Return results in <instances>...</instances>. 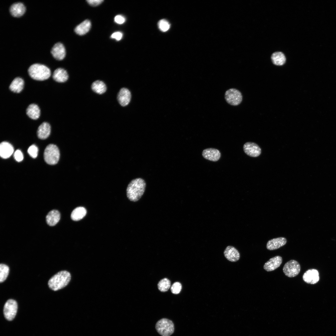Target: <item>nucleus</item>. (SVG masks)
<instances>
[{
	"mask_svg": "<svg viewBox=\"0 0 336 336\" xmlns=\"http://www.w3.org/2000/svg\"><path fill=\"white\" fill-rule=\"evenodd\" d=\"M146 187V183L143 179L138 178L133 180L127 188L128 198L132 201H138L144 194Z\"/></svg>",
	"mask_w": 336,
	"mask_h": 336,
	"instance_id": "nucleus-1",
	"label": "nucleus"
},
{
	"mask_svg": "<svg viewBox=\"0 0 336 336\" xmlns=\"http://www.w3.org/2000/svg\"><path fill=\"white\" fill-rule=\"evenodd\" d=\"M71 278L70 273L66 271L59 272L49 280L48 285L52 290L56 291L66 287Z\"/></svg>",
	"mask_w": 336,
	"mask_h": 336,
	"instance_id": "nucleus-2",
	"label": "nucleus"
},
{
	"mask_svg": "<svg viewBox=\"0 0 336 336\" xmlns=\"http://www.w3.org/2000/svg\"><path fill=\"white\" fill-rule=\"evenodd\" d=\"M28 73L33 79L43 81L48 79L51 75L50 70L45 65L40 63H34L29 68Z\"/></svg>",
	"mask_w": 336,
	"mask_h": 336,
	"instance_id": "nucleus-3",
	"label": "nucleus"
},
{
	"mask_svg": "<svg viewBox=\"0 0 336 336\" xmlns=\"http://www.w3.org/2000/svg\"><path fill=\"white\" fill-rule=\"evenodd\" d=\"M155 328L157 332L161 336H170L175 330L173 322L166 318L158 320L156 323Z\"/></svg>",
	"mask_w": 336,
	"mask_h": 336,
	"instance_id": "nucleus-4",
	"label": "nucleus"
},
{
	"mask_svg": "<svg viewBox=\"0 0 336 336\" xmlns=\"http://www.w3.org/2000/svg\"><path fill=\"white\" fill-rule=\"evenodd\" d=\"M60 152L58 147L53 144L48 145L45 149L44 156L46 162L49 165L57 164L60 157Z\"/></svg>",
	"mask_w": 336,
	"mask_h": 336,
	"instance_id": "nucleus-5",
	"label": "nucleus"
},
{
	"mask_svg": "<svg viewBox=\"0 0 336 336\" xmlns=\"http://www.w3.org/2000/svg\"><path fill=\"white\" fill-rule=\"evenodd\" d=\"M225 98L226 102L233 106L239 105L242 100V96L240 92L235 88H231L225 93Z\"/></svg>",
	"mask_w": 336,
	"mask_h": 336,
	"instance_id": "nucleus-6",
	"label": "nucleus"
},
{
	"mask_svg": "<svg viewBox=\"0 0 336 336\" xmlns=\"http://www.w3.org/2000/svg\"><path fill=\"white\" fill-rule=\"evenodd\" d=\"M300 270V264L294 260H291L287 262L283 268V271L285 275L290 278L294 277L297 275Z\"/></svg>",
	"mask_w": 336,
	"mask_h": 336,
	"instance_id": "nucleus-7",
	"label": "nucleus"
},
{
	"mask_svg": "<svg viewBox=\"0 0 336 336\" xmlns=\"http://www.w3.org/2000/svg\"><path fill=\"white\" fill-rule=\"evenodd\" d=\"M17 304L16 301L8 300L5 303L3 308V313L5 318L8 320H12L15 317L17 310Z\"/></svg>",
	"mask_w": 336,
	"mask_h": 336,
	"instance_id": "nucleus-8",
	"label": "nucleus"
},
{
	"mask_svg": "<svg viewBox=\"0 0 336 336\" xmlns=\"http://www.w3.org/2000/svg\"><path fill=\"white\" fill-rule=\"evenodd\" d=\"M245 152L248 156L252 157H256L261 153V149L255 143L248 142L243 146Z\"/></svg>",
	"mask_w": 336,
	"mask_h": 336,
	"instance_id": "nucleus-9",
	"label": "nucleus"
},
{
	"mask_svg": "<svg viewBox=\"0 0 336 336\" xmlns=\"http://www.w3.org/2000/svg\"><path fill=\"white\" fill-rule=\"evenodd\" d=\"M302 278L306 283L314 284L318 282L320 279L318 271L315 269H310L307 270L304 273Z\"/></svg>",
	"mask_w": 336,
	"mask_h": 336,
	"instance_id": "nucleus-10",
	"label": "nucleus"
},
{
	"mask_svg": "<svg viewBox=\"0 0 336 336\" xmlns=\"http://www.w3.org/2000/svg\"><path fill=\"white\" fill-rule=\"evenodd\" d=\"M51 53L53 57L56 59L58 60H62L65 58L66 55L65 47L62 43H57L52 48Z\"/></svg>",
	"mask_w": 336,
	"mask_h": 336,
	"instance_id": "nucleus-11",
	"label": "nucleus"
},
{
	"mask_svg": "<svg viewBox=\"0 0 336 336\" xmlns=\"http://www.w3.org/2000/svg\"><path fill=\"white\" fill-rule=\"evenodd\" d=\"M282 262V258L281 256H275L270 259L265 263L264 268L268 272L273 271L279 267Z\"/></svg>",
	"mask_w": 336,
	"mask_h": 336,
	"instance_id": "nucleus-12",
	"label": "nucleus"
},
{
	"mask_svg": "<svg viewBox=\"0 0 336 336\" xmlns=\"http://www.w3.org/2000/svg\"><path fill=\"white\" fill-rule=\"evenodd\" d=\"M131 99V94L127 88H123L119 91L117 99L119 104L122 106L127 105L129 103Z\"/></svg>",
	"mask_w": 336,
	"mask_h": 336,
	"instance_id": "nucleus-13",
	"label": "nucleus"
},
{
	"mask_svg": "<svg viewBox=\"0 0 336 336\" xmlns=\"http://www.w3.org/2000/svg\"><path fill=\"white\" fill-rule=\"evenodd\" d=\"M202 154L205 159L213 161H218L221 156L220 151L213 148H208L204 150Z\"/></svg>",
	"mask_w": 336,
	"mask_h": 336,
	"instance_id": "nucleus-14",
	"label": "nucleus"
},
{
	"mask_svg": "<svg viewBox=\"0 0 336 336\" xmlns=\"http://www.w3.org/2000/svg\"><path fill=\"white\" fill-rule=\"evenodd\" d=\"M287 242L286 239L283 237L273 239L268 242L266 248L269 250H274L285 245Z\"/></svg>",
	"mask_w": 336,
	"mask_h": 336,
	"instance_id": "nucleus-15",
	"label": "nucleus"
},
{
	"mask_svg": "<svg viewBox=\"0 0 336 336\" xmlns=\"http://www.w3.org/2000/svg\"><path fill=\"white\" fill-rule=\"evenodd\" d=\"M224 254L226 258L231 262H236L240 259V255L238 250L231 246H227L225 249Z\"/></svg>",
	"mask_w": 336,
	"mask_h": 336,
	"instance_id": "nucleus-16",
	"label": "nucleus"
},
{
	"mask_svg": "<svg viewBox=\"0 0 336 336\" xmlns=\"http://www.w3.org/2000/svg\"><path fill=\"white\" fill-rule=\"evenodd\" d=\"M14 148L9 143L6 142H2L0 144V155L3 159L9 157L14 152Z\"/></svg>",
	"mask_w": 336,
	"mask_h": 336,
	"instance_id": "nucleus-17",
	"label": "nucleus"
},
{
	"mask_svg": "<svg viewBox=\"0 0 336 336\" xmlns=\"http://www.w3.org/2000/svg\"><path fill=\"white\" fill-rule=\"evenodd\" d=\"M26 10L25 5L21 2H16L10 7V12L13 16L19 17L23 15Z\"/></svg>",
	"mask_w": 336,
	"mask_h": 336,
	"instance_id": "nucleus-18",
	"label": "nucleus"
},
{
	"mask_svg": "<svg viewBox=\"0 0 336 336\" xmlns=\"http://www.w3.org/2000/svg\"><path fill=\"white\" fill-rule=\"evenodd\" d=\"M50 131V124L47 122H44L39 126L38 128L37 136L40 139H45L49 136Z\"/></svg>",
	"mask_w": 336,
	"mask_h": 336,
	"instance_id": "nucleus-19",
	"label": "nucleus"
},
{
	"mask_svg": "<svg viewBox=\"0 0 336 336\" xmlns=\"http://www.w3.org/2000/svg\"><path fill=\"white\" fill-rule=\"evenodd\" d=\"M53 78L55 81L58 82H64L68 79V76L67 71L62 68H58L54 71Z\"/></svg>",
	"mask_w": 336,
	"mask_h": 336,
	"instance_id": "nucleus-20",
	"label": "nucleus"
},
{
	"mask_svg": "<svg viewBox=\"0 0 336 336\" xmlns=\"http://www.w3.org/2000/svg\"><path fill=\"white\" fill-rule=\"evenodd\" d=\"M24 84V82L22 78L20 77H16L12 82L9 88L13 92L19 93L23 90Z\"/></svg>",
	"mask_w": 336,
	"mask_h": 336,
	"instance_id": "nucleus-21",
	"label": "nucleus"
},
{
	"mask_svg": "<svg viewBox=\"0 0 336 336\" xmlns=\"http://www.w3.org/2000/svg\"><path fill=\"white\" fill-rule=\"evenodd\" d=\"M40 110L38 105L35 104L30 105L26 110V114L30 118L37 119L40 115Z\"/></svg>",
	"mask_w": 336,
	"mask_h": 336,
	"instance_id": "nucleus-22",
	"label": "nucleus"
},
{
	"mask_svg": "<svg viewBox=\"0 0 336 336\" xmlns=\"http://www.w3.org/2000/svg\"><path fill=\"white\" fill-rule=\"evenodd\" d=\"M60 214L57 210H53L49 212L46 216V221L50 226L55 225L59 221Z\"/></svg>",
	"mask_w": 336,
	"mask_h": 336,
	"instance_id": "nucleus-23",
	"label": "nucleus"
},
{
	"mask_svg": "<svg viewBox=\"0 0 336 336\" xmlns=\"http://www.w3.org/2000/svg\"><path fill=\"white\" fill-rule=\"evenodd\" d=\"M91 24L90 21L86 20L77 26L75 29L76 33L79 35H83L90 30Z\"/></svg>",
	"mask_w": 336,
	"mask_h": 336,
	"instance_id": "nucleus-24",
	"label": "nucleus"
},
{
	"mask_svg": "<svg viewBox=\"0 0 336 336\" xmlns=\"http://www.w3.org/2000/svg\"><path fill=\"white\" fill-rule=\"evenodd\" d=\"M273 63L275 65L281 66L286 62V58L284 54L281 52L273 53L271 57Z\"/></svg>",
	"mask_w": 336,
	"mask_h": 336,
	"instance_id": "nucleus-25",
	"label": "nucleus"
},
{
	"mask_svg": "<svg viewBox=\"0 0 336 336\" xmlns=\"http://www.w3.org/2000/svg\"><path fill=\"white\" fill-rule=\"evenodd\" d=\"M86 211L83 207H78L73 210L71 215V218L73 221H77L83 218L86 215Z\"/></svg>",
	"mask_w": 336,
	"mask_h": 336,
	"instance_id": "nucleus-26",
	"label": "nucleus"
},
{
	"mask_svg": "<svg viewBox=\"0 0 336 336\" xmlns=\"http://www.w3.org/2000/svg\"><path fill=\"white\" fill-rule=\"evenodd\" d=\"M91 87L94 92L99 94L104 93L106 90V86L105 83L100 80L94 82L92 84Z\"/></svg>",
	"mask_w": 336,
	"mask_h": 336,
	"instance_id": "nucleus-27",
	"label": "nucleus"
},
{
	"mask_svg": "<svg viewBox=\"0 0 336 336\" xmlns=\"http://www.w3.org/2000/svg\"><path fill=\"white\" fill-rule=\"evenodd\" d=\"M170 282L167 278L161 279L158 283L157 286L158 289L161 292L167 291L170 287Z\"/></svg>",
	"mask_w": 336,
	"mask_h": 336,
	"instance_id": "nucleus-28",
	"label": "nucleus"
},
{
	"mask_svg": "<svg viewBox=\"0 0 336 336\" xmlns=\"http://www.w3.org/2000/svg\"><path fill=\"white\" fill-rule=\"evenodd\" d=\"M9 269L7 265L1 264L0 265V282H4L7 278L9 272Z\"/></svg>",
	"mask_w": 336,
	"mask_h": 336,
	"instance_id": "nucleus-29",
	"label": "nucleus"
},
{
	"mask_svg": "<svg viewBox=\"0 0 336 336\" xmlns=\"http://www.w3.org/2000/svg\"><path fill=\"white\" fill-rule=\"evenodd\" d=\"M170 24L169 22L165 19L160 20L158 23V26L159 29L162 32H166L170 28Z\"/></svg>",
	"mask_w": 336,
	"mask_h": 336,
	"instance_id": "nucleus-30",
	"label": "nucleus"
},
{
	"mask_svg": "<svg viewBox=\"0 0 336 336\" xmlns=\"http://www.w3.org/2000/svg\"><path fill=\"white\" fill-rule=\"evenodd\" d=\"M38 148L35 145L30 146L28 148L27 152L29 155L32 158H36L38 155Z\"/></svg>",
	"mask_w": 336,
	"mask_h": 336,
	"instance_id": "nucleus-31",
	"label": "nucleus"
},
{
	"mask_svg": "<svg viewBox=\"0 0 336 336\" xmlns=\"http://www.w3.org/2000/svg\"><path fill=\"white\" fill-rule=\"evenodd\" d=\"M181 289L182 285L181 283L178 282H176L172 285L170 290L173 293L178 294L180 292Z\"/></svg>",
	"mask_w": 336,
	"mask_h": 336,
	"instance_id": "nucleus-32",
	"label": "nucleus"
},
{
	"mask_svg": "<svg viewBox=\"0 0 336 336\" xmlns=\"http://www.w3.org/2000/svg\"><path fill=\"white\" fill-rule=\"evenodd\" d=\"M14 156L15 160L18 162L21 161L23 159V155L21 152L19 150L15 151Z\"/></svg>",
	"mask_w": 336,
	"mask_h": 336,
	"instance_id": "nucleus-33",
	"label": "nucleus"
},
{
	"mask_svg": "<svg viewBox=\"0 0 336 336\" xmlns=\"http://www.w3.org/2000/svg\"><path fill=\"white\" fill-rule=\"evenodd\" d=\"M114 21L118 24H121L124 23L125 21V18L123 16L118 15L114 18Z\"/></svg>",
	"mask_w": 336,
	"mask_h": 336,
	"instance_id": "nucleus-34",
	"label": "nucleus"
},
{
	"mask_svg": "<svg viewBox=\"0 0 336 336\" xmlns=\"http://www.w3.org/2000/svg\"><path fill=\"white\" fill-rule=\"evenodd\" d=\"M123 34L120 32L117 31L113 33L111 35L110 37L112 39H114L117 41L120 40L122 38Z\"/></svg>",
	"mask_w": 336,
	"mask_h": 336,
	"instance_id": "nucleus-35",
	"label": "nucleus"
},
{
	"mask_svg": "<svg viewBox=\"0 0 336 336\" xmlns=\"http://www.w3.org/2000/svg\"><path fill=\"white\" fill-rule=\"evenodd\" d=\"M103 1V0H88L86 1L90 5L93 6H97L101 4Z\"/></svg>",
	"mask_w": 336,
	"mask_h": 336,
	"instance_id": "nucleus-36",
	"label": "nucleus"
}]
</instances>
